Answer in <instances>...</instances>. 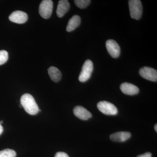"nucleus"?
<instances>
[{"mask_svg": "<svg viewBox=\"0 0 157 157\" xmlns=\"http://www.w3.org/2000/svg\"><path fill=\"white\" fill-rule=\"evenodd\" d=\"M28 16L25 12L20 11H14L9 16V19L11 22L17 24H23L26 22Z\"/></svg>", "mask_w": 157, "mask_h": 157, "instance_id": "nucleus-8", "label": "nucleus"}, {"mask_svg": "<svg viewBox=\"0 0 157 157\" xmlns=\"http://www.w3.org/2000/svg\"><path fill=\"white\" fill-rule=\"evenodd\" d=\"M74 2L78 8L84 9L89 6L91 1L90 0H75Z\"/></svg>", "mask_w": 157, "mask_h": 157, "instance_id": "nucleus-16", "label": "nucleus"}, {"mask_svg": "<svg viewBox=\"0 0 157 157\" xmlns=\"http://www.w3.org/2000/svg\"><path fill=\"white\" fill-rule=\"evenodd\" d=\"M128 5L130 15L133 19H140L142 15V3L140 0H130L129 1Z\"/></svg>", "mask_w": 157, "mask_h": 157, "instance_id": "nucleus-2", "label": "nucleus"}, {"mask_svg": "<svg viewBox=\"0 0 157 157\" xmlns=\"http://www.w3.org/2000/svg\"><path fill=\"white\" fill-rule=\"evenodd\" d=\"M53 2L51 0H43L39 7V13L44 19H48L51 16L53 10Z\"/></svg>", "mask_w": 157, "mask_h": 157, "instance_id": "nucleus-3", "label": "nucleus"}, {"mask_svg": "<svg viewBox=\"0 0 157 157\" xmlns=\"http://www.w3.org/2000/svg\"><path fill=\"white\" fill-rule=\"evenodd\" d=\"M131 133L129 132H121L113 133L110 135V139L115 142H124L131 137Z\"/></svg>", "mask_w": 157, "mask_h": 157, "instance_id": "nucleus-12", "label": "nucleus"}, {"mask_svg": "<svg viewBox=\"0 0 157 157\" xmlns=\"http://www.w3.org/2000/svg\"><path fill=\"white\" fill-rule=\"evenodd\" d=\"M9 59L8 52L6 50L0 51V65L4 64Z\"/></svg>", "mask_w": 157, "mask_h": 157, "instance_id": "nucleus-17", "label": "nucleus"}, {"mask_svg": "<svg viewBox=\"0 0 157 157\" xmlns=\"http://www.w3.org/2000/svg\"><path fill=\"white\" fill-rule=\"evenodd\" d=\"M16 152L10 149H6L0 151V157H15Z\"/></svg>", "mask_w": 157, "mask_h": 157, "instance_id": "nucleus-15", "label": "nucleus"}, {"mask_svg": "<svg viewBox=\"0 0 157 157\" xmlns=\"http://www.w3.org/2000/svg\"><path fill=\"white\" fill-rule=\"evenodd\" d=\"M81 18L77 15H75L71 17L69 21L66 30L68 32L74 30L80 25Z\"/></svg>", "mask_w": 157, "mask_h": 157, "instance_id": "nucleus-13", "label": "nucleus"}, {"mask_svg": "<svg viewBox=\"0 0 157 157\" xmlns=\"http://www.w3.org/2000/svg\"><path fill=\"white\" fill-rule=\"evenodd\" d=\"M70 8V4L67 0H61L59 2L56 10V14L59 17H63Z\"/></svg>", "mask_w": 157, "mask_h": 157, "instance_id": "nucleus-11", "label": "nucleus"}, {"mask_svg": "<svg viewBox=\"0 0 157 157\" xmlns=\"http://www.w3.org/2000/svg\"><path fill=\"white\" fill-rule=\"evenodd\" d=\"M98 109L102 113L108 115H115L118 113V109L115 105L110 102L102 101L97 105Z\"/></svg>", "mask_w": 157, "mask_h": 157, "instance_id": "nucleus-5", "label": "nucleus"}, {"mask_svg": "<svg viewBox=\"0 0 157 157\" xmlns=\"http://www.w3.org/2000/svg\"><path fill=\"white\" fill-rule=\"evenodd\" d=\"M106 48L109 55L113 58L120 56L121 48L117 42L112 39H109L106 42Z\"/></svg>", "mask_w": 157, "mask_h": 157, "instance_id": "nucleus-6", "label": "nucleus"}, {"mask_svg": "<svg viewBox=\"0 0 157 157\" xmlns=\"http://www.w3.org/2000/svg\"><path fill=\"white\" fill-rule=\"evenodd\" d=\"M73 113L76 117L84 121L87 120L92 116L91 113L87 109L80 106H76L74 108Z\"/></svg>", "mask_w": 157, "mask_h": 157, "instance_id": "nucleus-9", "label": "nucleus"}, {"mask_svg": "<svg viewBox=\"0 0 157 157\" xmlns=\"http://www.w3.org/2000/svg\"><path fill=\"white\" fill-rule=\"evenodd\" d=\"M152 155L150 152H147L143 155H140L137 157H151Z\"/></svg>", "mask_w": 157, "mask_h": 157, "instance_id": "nucleus-19", "label": "nucleus"}, {"mask_svg": "<svg viewBox=\"0 0 157 157\" xmlns=\"http://www.w3.org/2000/svg\"><path fill=\"white\" fill-rule=\"evenodd\" d=\"M21 104L26 112L30 115H36L39 112V108L33 96L25 94L21 96Z\"/></svg>", "mask_w": 157, "mask_h": 157, "instance_id": "nucleus-1", "label": "nucleus"}, {"mask_svg": "<svg viewBox=\"0 0 157 157\" xmlns=\"http://www.w3.org/2000/svg\"><path fill=\"white\" fill-rule=\"evenodd\" d=\"M55 157H69L67 153L63 152H58L55 155Z\"/></svg>", "mask_w": 157, "mask_h": 157, "instance_id": "nucleus-18", "label": "nucleus"}, {"mask_svg": "<svg viewBox=\"0 0 157 157\" xmlns=\"http://www.w3.org/2000/svg\"><path fill=\"white\" fill-rule=\"evenodd\" d=\"M3 131V127L2 126V125L0 124V135L2 134Z\"/></svg>", "mask_w": 157, "mask_h": 157, "instance_id": "nucleus-20", "label": "nucleus"}, {"mask_svg": "<svg viewBox=\"0 0 157 157\" xmlns=\"http://www.w3.org/2000/svg\"><path fill=\"white\" fill-rule=\"evenodd\" d=\"M120 89L123 93L128 95H135L139 92V88L136 86L128 82L121 84Z\"/></svg>", "mask_w": 157, "mask_h": 157, "instance_id": "nucleus-10", "label": "nucleus"}, {"mask_svg": "<svg viewBox=\"0 0 157 157\" xmlns=\"http://www.w3.org/2000/svg\"><path fill=\"white\" fill-rule=\"evenodd\" d=\"M2 123H3V121H0V124H2Z\"/></svg>", "mask_w": 157, "mask_h": 157, "instance_id": "nucleus-22", "label": "nucleus"}, {"mask_svg": "<svg viewBox=\"0 0 157 157\" xmlns=\"http://www.w3.org/2000/svg\"><path fill=\"white\" fill-rule=\"evenodd\" d=\"M139 74L141 77L150 81H157V71L153 68L144 67L139 70Z\"/></svg>", "mask_w": 157, "mask_h": 157, "instance_id": "nucleus-7", "label": "nucleus"}, {"mask_svg": "<svg viewBox=\"0 0 157 157\" xmlns=\"http://www.w3.org/2000/svg\"><path fill=\"white\" fill-rule=\"evenodd\" d=\"M155 131H156V132H157V124H156L155 125Z\"/></svg>", "mask_w": 157, "mask_h": 157, "instance_id": "nucleus-21", "label": "nucleus"}, {"mask_svg": "<svg viewBox=\"0 0 157 157\" xmlns=\"http://www.w3.org/2000/svg\"><path fill=\"white\" fill-rule=\"evenodd\" d=\"M94 70L93 62L90 60H86L83 64L80 73L78 80L81 82L87 81L91 76Z\"/></svg>", "mask_w": 157, "mask_h": 157, "instance_id": "nucleus-4", "label": "nucleus"}, {"mask_svg": "<svg viewBox=\"0 0 157 157\" xmlns=\"http://www.w3.org/2000/svg\"><path fill=\"white\" fill-rule=\"evenodd\" d=\"M48 71L49 76L52 80L54 82H58L61 79V73L58 68L51 67L48 68Z\"/></svg>", "mask_w": 157, "mask_h": 157, "instance_id": "nucleus-14", "label": "nucleus"}]
</instances>
